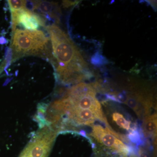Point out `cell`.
<instances>
[{
    "label": "cell",
    "mask_w": 157,
    "mask_h": 157,
    "mask_svg": "<svg viewBox=\"0 0 157 157\" xmlns=\"http://www.w3.org/2000/svg\"><path fill=\"white\" fill-rule=\"evenodd\" d=\"M138 157H151L149 152L144 147L140 146L138 147Z\"/></svg>",
    "instance_id": "11"
},
{
    "label": "cell",
    "mask_w": 157,
    "mask_h": 157,
    "mask_svg": "<svg viewBox=\"0 0 157 157\" xmlns=\"http://www.w3.org/2000/svg\"><path fill=\"white\" fill-rule=\"evenodd\" d=\"M76 3V2H71L70 1H64L63 5L66 7H69V6H73V5H75Z\"/></svg>",
    "instance_id": "12"
},
{
    "label": "cell",
    "mask_w": 157,
    "mask_h": 157,
    "mask_svg": "<svg viewBox=\"0 0 157 157\" xmlns=\"http://www.w3.org/2000/svg\"><path fill=\"white\" fill-rule=\"evenodd\" d=\"M91 136L98 146L93 147L94 157H128L131 148L113 135L108 127L94 125Z\"/></svg>",
    "instance_id": "3"
},
{
    "label": "cell",
    "mask_w": 157,
    "mask_h": 157,
    "mask_svg": "<svg viewBox=\"0 0 157 157\" xmlns=\"http://www.w3.org/2000/svg\"><path fill=\"white\" fill-rule=\"evenodd\" d=\"M52 144L43 140H32L19 157H48Z\"/></svg>",
    "instance_id": "6"
},
{
    "label": "cell",
    "mask_w": 157,
    "mask_h": 157,
    "mask_svg": "<svg viewBox=\"0 0 157 157\" xmlns=\"http://www.w3.org/2000/svg\"><path fill=\"white\" fill-rule=\"evenodd\" d=\"M48 105L44 103H40L37 106V113L33 117V120L39 124L40 129L45 126H50L45 118V114Z\"/></svg>",
    "instance_id": "8"
},
{
    "label": "cell",
    "mask_w": 157,
    "mask_h": 157,
    "mask_svg": "<svg viewBox=\"0 0 157 157\" xmlns=\"http://www.w3.org/2000/svg\"><path fill=\"white\" fill-rule=\"evenodd\" d=\"M12 30L14 31L16 26L21 25L28 30H37L40 26L45 25V18L25 9L17 12H12Z\"/></svg>",
    "instance_id": "4"
},
{
    "label": "cell",
    "mask_w": 157,
    "mask_h": 157,
    "mask_svg": "<svg viewBox=\"0 0 157 157\" xmlns=\"http://www.w3.org/2000/svg\"><path fill=\"white\" fill-rule=\"evenodd\" d=\"M128 157H138V155L134 152V151L131 150V152L129 155Z\"/></svg>",
    "instance_id": "13"
},
{
    "label": "cell",
    "mask_w": 157,
    "mask_h": 157,
    "mask_svg": "<svg viewBox=\"0 0 157 157\" xmlns=\"http://www.w3.org/2000/svg\"><path fill=\"white\" fill-rule=\"evenodd\" d=\"M157 114L149 115L144 118L142 124L144 135L146 137L157 136Z\"/></svg>",
    "instance_id": "7"
},
{
    "label": "cell",
    "mask_w": 157,
    "mask_h": 157,
    "mask_svg": "<svg viewBox=\"0 0 157 157\" xmlns=\"http://www.w3.org/2000/svg\"><path fill=\"white\" fill-rule=\"evenodd\" d=\"M9 6L12 12H17L26 9L27 1H9Z\"/></svg>",
    "instance_id": "10"
},
{
    "label": "cell",
    "mask_w": 157,
    "mask_h": 157,
    "mask_svg": "<svg viewBox=\"0 0 157 157\" xmlns=\"http://www.w3.org/2000/svg\"><path fill=\"white\" fill-rule=\"evenodd\" d=\"M52 49L50 59L55 77L64 85L77 84L92 76L87 63L69 36L53 24L46 27Z\"/></svg>",
    "instance_id": "1"
},
{
    "label": "cell",
    "mask_w": 157,
    "mask_h": 157,
    "mask_svg": "<svg viewBox=\"0 0 157 157\" xmlns=\"http://www.w3.org/2000/svg\"><path fill=\"white\" fill-rule=\"evenodd\" d=\"M112 117L113 121L121 128L124 129L128 131H131V130L135 131L132 128V122L131 121L128 120L121 113L117 112L113 113Z\"/></svg>",
    "instance_id": "9"
},
{
    "label": "cell",
    "mask_w": 157,
    "mask_h": 157,
    "mask_svg": "<svg viewBox=\"0 0 157 157\" xmlns=\"http://www.w3.org/2000/svg\"><path fill=\"white\" fill-rule=\"evenodd\" d=\"M33 11H36L48 20H53L54 22H59L61 12L56 3L46 1H33L30 2Z\"/></svg>",
    "instance_id": "5"
},
{
    "label": "cell",
    "mask_w": 157,
    "mask_h": 157,
    "mask_svg": "<svg viewBox=\"0 0 157 157\" xmlns=\"http://www.w3.org/2000/svg\"><path fill=\"white\" fill-rule=\"evenodd\" d=\"M12 38L13 60L27 56H39L51 59L48 46L49 39L42 31L16 29Z\"/></svg>",
    "instance_id": "2"
}]
</instances>
